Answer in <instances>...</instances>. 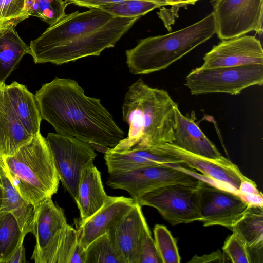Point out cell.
Instances as JSON below:
<instances>
[{
	"mask_svg": "<svg viewBox=\"0 0 263 263\" xmlns=\"http://www.w3.org/2000/svg\"><path fill=\"white\" fill-rule=\"evenodd\" d=\"M28 46L15 28L0 33V87L16 69L23 56L29 54Z\"/></svg>",
	"mask_w": 263,
	"mask_h": 263,
	"instance_id": "d4e9b609",
	"label": "cell"
},
{
	"mask_svg": "<svg viewBox=\"0 0 263 263\" xmlns=\"http://www.w3.org/2000/svg\"><path fill=\"white\" fill-rule=\"evenodd\" d=\"M3 170L4 171V165H3L2 159L0 157V172Z\"/></svg>",
	"mask_w": 263,
	"mask_h": 263,
	"instance_id": "ab89813d",
	"label": "cell"
},
{
	"mask_svg": "<svg viewBox=\"0 0 263 263\" xmlns=\"http://www.w3.org/2000/svg\"><path fill=\"white\" fill-rule=\"evenodd\" d=\"M29 17L26 0H0V33L15 28Z\"/></svg>",
	"mask_w": 263,
	"mask_h": 263,
	"instance_id": "f546056e",
	"label": "cell"
},
{
	"mask_svg": "<svg viewBox=\"0 0 263 263\" xmlns=\"http://www.w3.org/2000/svg\"><path fill=\"white\" fill-rule=\"evenodd\" d=\"M85 250L77 230L67 224L46 249L37 263H85Z\"/></svg>",
	"mask_w": 263,
	"mask_h": 263,
	"instance_id": "603a6c76",
	"label": "cell"
},
{
	"mask_svg": "<svg viewBox=\"0 0 263 263\" xmlns=\"http://www.w3.org/2000/svg\"><path fill=\"white\" fill-rule=\"evenodd\" d=\"M69 0H26V9L29 16L41 19L49 25L65 13Z\"/></svg>",
	"mask_w": 263,
	"mask_h": 263,
	"instance_id": "f1b7e54d",
	"label": "cell"
},
{
	"mask_svg": "<svg viewBox=\"0 0 263 263\" xmlns=\"http://www.w3.org/2000/svg\"><path fill=\"white\" fill-rule=\"evenodd\" d=\"M141 206L131 209L108 232L121 263H139L143 238L148 229Z\"/></svg>",
	"mask_w": 263,
	"mask_h": 263,
	"instance_id": "5bb4252c",
	"label": "cell"
},
{
	"mask_svg": "<svg viewBox=\"0 0 263 263\" xmlns=\"http://www.w3.org/2000/svg\"><path fill=\"white\" fill-rule=\"evenodd\" d=\"M21 243L12 253L7 263H24L26 262L25 249Z\"/></svg>",
	"mask_w": 263,
	"mask_h": 263,
	"instance_id": "74e56055",
	"label": "cell"
},
{
	"mask_svg": "<svg viewBox=\"0 0 263 263\" xmlns=\"http://www.w3.org/2000/svg\"><path fill=\"white\" fill-rule=\"evenodd\" d=\"M32 137L15 114L3 86L0 87V157L14 154Z\"/></svg>",
	"mask_w": 263,
	"mask_h": 263,
	"instance_id": "ffe728a7",
	"label": "cell"
},
{
	"mask_svg": "<svg viewBox=\"0 0 263 263\" xmlns=\"http://www.w3.org/2000/svg\"><path fill=\"white\" fill-rule=\"evenodd\" d=\"M155 243L162 263H179L180 257L176 241L167 228L156 224L154 229Z\"/></svg>",
	"mask_w": 263,
	"mask_h": 263,
	"instance_id": "4dcf8cb0",
	"label": "cell"
},
{
	"mask_svg": "<svg viewBox=\"0 0 263 263\" xmlns=\"http://www.w3.org/2000/svg\"><path fill=\"white\" fill-rule=\"evenodd\" d=\"M139 263H162L149 228L143 238Z\"/></svg>",
	"mask_w": 263,
	"mask_h": 263,
	"instance_id": "d6a6232c",
	"label": "cell"
},
{
	"mask_svg": "<svg viewBox=\"0 0 263 263\" xmlns=\"http://www.w3.org/2000/svg\"><path fill=\"white\" fill-rule=\"evenodd\" d=\"M178 164H164L109 174L107 184L127 191L135 202L147 193L164 186L181 184L197 186L201 180Z\"/></svg>",
	"mask_w": 263,
	"mask_h": 263,
	"instance_id": "52a82bcc",
	"label": "cell"
},
{
	"mask_svg": "<svg viewBox=\"0 0 263 263\" xmlns=\"http://www.w3.org/2000/svg\"><path fill=\"white\" fill-rule=\"evenodd\" d=\"M167 5L164 0H126L103 5L99 8L120 17H141L152 10Z\"/></svg>",
	"mask_w": 263,
	"mask_h": 263,
	"instance_id": "4316f807",
	"label": "cell"
},
{
	"mask_svg": "<svg viewBox=\"0 0 263 263\" xmlns=\"http://www.w3.org/2000/svg\"><path fill=\"white\" fill-rule=\"evenodd\" d=\"M100 172L92 164L82 172L74 201L80 212L76 222H82L95 213L108 197Z\"/></svg>",
	"mask_w": 263,
	"mask_h": 263,
	"instance_id": "d6986e66",
	"label": "cell"
},
{
	"mask_svg": "<svg viewBox=\"0 0 263 263\" xmlns=\"http://www.w3.org/2000/svg\"><path fill=\"white\" fill-rule=\"evenodd\" d=\"M167 5L183 7L189 5H194L200 0H164Z\"/></svg>",
	"mask_w": 263,
	"mask_h": 263,
	"instance_id": "f35d334b",
	"label": "cell"
},
{
	"mask_svg": "<svg viewBox=\"0 0 263 263\" xmlns=\"http://www.w3.org/2000/svg\"><path fill=\"white\" fill-rule=\"evenodd\" d=\"M8 100L18 119L31 135L40 133L42 119L35 95L26 86L14 81L3 85Z\"/></svg>",
	"mask_w": 263,
	"mask_h": 263,
	"instance_id": "44dd1931",
	"label": "cell"
},
{
	"mask_svg": "<svg viewBox=\"0 0 263 263\" xmlns=\"http://www.w3.org/2000/svg\"><path fill=\"white\" fill-rule=\"evenodd\" d=\"M2 202L0 212L11 213L16 219L23 233L32 232L34 207L26 202L11 183L4 171L0 172Z\"/></svg>",
	"mask_w": 263,
	"mask_h": 263,
	"instance_id": "cb8c5ba5",
	"label": "cell"
},
{
	"mask_svg": "<svg viewBox=\"0 0 263 263\" xmlns=\"http://www.w3.org/2000/svg\"><path fill=\"white\" fill-rule=\"evenodd\" d=\"M35 97L42 119L57 134L78 139L103 153L124 138L100 99L86 96L76 80L55 77Z\"/></svg>",
	"mask_w": 263,
	"mask_h": 263,
	"instance_id": "6da1fadb",
	"label": "cell"
},
{
	"mask_svg": "<svg viewBox=\"0 0 263 263\" xmlns=\"http://www.w3.org/2000/svg\"><path fill=\"white\" fill-rule=\"evenodd\" d=\"M175 117L176 125L172 144L205 158L216 160L225 158L196 123L194 112L190 117L184 116L177 106Z\"/></svg>",
	"mask_w": 263,
	"mask_h": 263,
	"instance_id": "e0dca14e",
	"label": "cell"
},
{
	"mask_svg": "<svg viewBox=\"0 0 263 263\" xmlns=\"http://www.w3.org/2000/svg\"><path fill=\"white\" fill-rule=\"evenodd\" d=\"M67 224L63 209L56 205L51 198L34 206L31 233L35 236V245L31 259L35 263L61 230Z\"/></svg>",
	"mask_w": 263,
	"mask_h": 263,
	"instance_id": "2e32d148",
	"label": "cell"
},
{
	"mask_svg": "<svg viewBox=\"0 0 263 263\" xmlns=\"http://www.w3.org/2000/svg\"><path fill=\"white\" fill-rule=\"evenodd\" d=\"M203 60L201 68L263 64V49L255 37L243 35L222 40L214 46Z\"/></svg>",
	"mask_w": 263,
	"mask_h": 263,
	"instance_id": "4fadbf2b",
	"label": "cell"
},
{
	"mask_svg": "<svg viewBox=\"0 0 263 263\" xmlns=\"http://www.w3.org/2000/svg\"><path fill=\"white\" fill-rule=\"evenodd\" d=\"M60 181L74 200L82 172L93 164L97 155L89 144L72 137L50 133L46 138Z\"/></svg>",
	"mask_w": 263,
	"mask_h": 263,
	"instance_id": "ba28073f",
	"label": "cell"
},
{
	"mask_svg": "<svg viewBox=\"0 0 263 263\" xmlns=\"http://www.w3.org/2000/svg\"><path fill=\"white\" fill-rule=\"evenodd\" d=\"M263 83V64L193 69L184 85L192 95L224 93L237 95L243 89Z\"/></svg>",
	"mask_w": 263,
	"mask_h": 263,
	"instance_id": "8992f818",
	"label": "cell"
},
{
	"mask_svg": "<svg viewBox=\"0 0 263 263\" xmlns=\"http://www.w3.org/2000/svg\"><path fill=\"white\" fill-rule=\"evenodd\" d=\"M140 17H120L99 8L61 15L37 38L29 50L36 64L55 65L99 56L116 43Z\"/></svg>",
	"mask_w": 263,
	"mask_h": 263,
	"instance_id": "7a4b0ae2",
	"label": "cell"
},
{
	"mask_svg": "<svg viewBox=\"0 0 263 263\" xmlns=\"http://www.w3.org/2000/svg\"><path fill=\"white\" fill-rule=\"evenodd\" d=\"M2 159L12 185L34 207L57 192L59 176L47 140L40 133Z\"/></svg>",
	"mask_w": 263,
	"mask_h": 263,
	"instance_id": "277c9868",
	"label": "cell"
},
{
	"mask_svg": "<svg viewBox=\"0 0 263 263\" xmlns=\"http://www.w3.org/2000/svg\"><path fill=\"white\" fill-rule=\"evenodd\" d=\"M132 198L108 196L103 205L82 222H75L79 243L84 248L98 237L107 233L131 209Z\"/></svg>",
	"mask_w": 263,
	"mask_h": 263,
	"instance_id": "9a60e30c",
	"label": "cell"
},
{
	"mask_svg": "<svg viewBox=\"0 0 263 263\" xmlns=\"http://www.w3.org/2000/svg\"><path fill=\"white\" fill-rule=\"evenodd\" d=\"M216 33L222 40L262 32L263 0H215Z\"/></svg>",
	"mask_w": 263,
	"mask_h": 263,
	"instance_id": "30bf717a",
	"label": "cell"
},
{
	"mask_svg": "<svg viewBox=\"0 0 263 263\" xmlns=\"http://www.w3.org/2000/svg\"><path fill=\"white\" fill-rule=\"evenodd\" d=\"M222 250L231 262L251 263L247 248L234 232L224 241Z\"/></svg>",
	"mask_w": 263,
	"mask_h": 263,
	"instance_id": "1f68e13d",
	"label": "cell"
},
{
	"mask_svg": "<svg viewBox=\"0 0 263 263\" xmlns=\"http://www.w3.org/2000/svg\"><path fill=\"white\" fill-rule=\"evenodd\" d=\"M247 248L251 263L262 258L263 207L248 205L241 217L232 227Z\"/></svg>",
	"mask_w": 263,
	"mask_h": 263,
	"instance_id": "7402d4cb",
	"label": "cell"
},
{
	"mask_svg": "<svg viewBox=\"0 0 263 263\" xmlns=\"http://www.w3.org/2000/svg\"><path fill=\"white\" fill-rule=\"evenodd\" d=\"M200 220L203 226L231 229L248 205L234 192L201 180L197 187Z\"/></svg>",
	"mask_w": 263,
	"mask_h": 263,
	"instance_id": "8fae6325",
	"label": "cell"
},
{
	"mask_svg": "<svg viewBox=\"0 0 263 263\" xmlns=\"http://www.w3.org/2000/svg\"><path fill=\"white\" fill-rule=\"evenodd\" d=\"M216 33L213 12L187 27L166 34L141 40L126 50V64L133 74L164 69Z\"/></svg>",
	"mask_w": 263,
	"mask_h": 263,
	"instance_id": "5b68a950",
	"label": "cell"
},
{
	"mask_svg": "<svg viewBox=\"0 0 263 263\" xmlns=\"http://www.w3.org/2000/svg\"><path fill=\"white\" fill-rule=\"evenodd\" d=\"M69 1H71V2H72V0H69Z\"/></svg>",
	"mask_w": 263,
	"mask_h": 263,
	"instance_id": "b9f144b4",
	"label": "cell"
},
{
	"mask_svg": "<svg viewBox=\"0 0 263 263\" xmlns=\"http://www.w3.org/2000/svg\"><path fill=\"white\" fill-rule=\"evenodd\" d=\"M177 106L166 91L152 88L138 79L128 87L122 106L123 120L129 126L127 137L115 147L172 143Z\"/></svg>",
	"mask_w": 263,
	"mask_h": 263,
	"instance_id": "3957f363",
	"label": "cell"
},
{
	"mask_svg": "<svg viewBox=\"0 0 263 263\" xmlns=\"http://www.w3.org/2000/svg\"><path fill=\"white\" fill-rule=\"evenodd\" d=\"M25 236L12 214L0 212V263H7Z\"/></svg>",
	"mask_w": 263,
	"mask_h": 263,
	"instance_id": "484cf974",
	"label": "cell"
},
{
	"mask_svg": "<svg viewBox=\"0 0 263 263\" xmlns=\"http://www.w3.org/2000/svg\"><path fill=\"white\" fill-rule=\"evenodd\" d=\"M104 158L109 174L159 164H178L175 158L157 154L138 144L124 148L109 149L104 153Z\"/></svg>",
	"mask_w": 263,
	"mask_h": 263,
	"instance_id": "ac0fdd59",
	"label": "cell"
},
{
	"mask_svg": "<svg viewBox=\"0 0 263 263\" xmlns=\"http://www.w3.org/2000/svg\"><path fill=\"white\" fill-rule=\"evenodd\" d=\"M126 0H72L75 5L89 8L99 7L111 4L118 3Z\"/></svg>",
	"mask_w": 263,
	"mask_h": 263,
	"instance_id": "e575fe53",
	"label": "cell"
},
{
	"mask_svg": "<svg viewBox=\"0 0 263 263\" xmlns=\"http://www.w3.org/2000/svg\"><path fill=\"white\" fill-rule=\"evenodd\" d=\"M2 187H0V210L2 206Z\"/></svg>",
	"mask_w": 263,
	"mask_h": 263,
	"instance_id": "60d3db41",
	"label": "cell"
},
{
	"mask_svg": "<svg viewBox=\"0 0 263 263\" xmlns=\"http://www.w3.org/2000/svg\"><path fill=\"white\" fill-rule=\"evenodd\" d=\"M148 147L157 154L175 158L177 160L178 165L196 169L205 177L231 186L237 191L241 181L248 178L242 174L235 164L226 158L219 160L205 158L168 143Z\"/></svg>",
	"mask_w": 263,
	"mask_h": 263,
	"instance_id": "7c38bea8",
	"label": "cell"
},
{
	"mask_svg": "<svg viewBox=\"0 0 263 263\" xmlns=\"http://www.w3.org/2000/svg\"><path fill=\"white\" fill-rule=\"evenodd\" d=\"M1 186V182H0V187Z\"/></svg>",
	"mask_w": 263,
	"mask_h": 263,
	"instance_id": "7bdbcfd3",
	"label": "cell"
},
{
	"mask_svg": "<svg viewBox=\"0 0 263 263\" xmlns=\"http://www.w3.org/2000/svg\"><path fill=\"white\" fill-rule=\"evenodd\" d=\"M85 250V263H121L108 232L93 240Z\"/></svg>",
	"mask_w": 263,
	"mask_h": 263,
	"instance_id": "83f0119b",
	"label": "cell"
},
{
	"mask_svg": "<svg viewBox=\"0 0 263 263\" xmlns=\"http://www.w3.org/2000/svg\"><path fill=\"white\" fill-rule=\"evenodd\" d=\"M231 262L228 257L219 250L213 252L208 255L202 256L195 255L189 261L190 263H205V262Z\"/></svg>",
	"mask_w": 263,
	"mask_h": 263,
	"instance_id": "836d02e7",
	"label": "cell"
},
{
	"mask_svg": "<svg viewBox=\"0 0 263 263\" xmlns=\"http://www.w3.org/2000/svg\"><path fill=\"white\" fill-rule=\"evenodd\" d=\"M237 193L241 194H261L255 183L249 178L241 181Z\"/></svg>",
	"mask_w": 263,
	"mask_h": 263,
	"instance_id": "8d00e7d4",
	"label": "cell"
},
{
	"mask_svg": "<svg viewBox=\"0 0 263 263\" xmlns=\"http://www.w3.org/2000/svg\"><path fill=\"white\" fill-rule=\"evenodd\" d=\"M240 198L248 205L263 207V198L262 193L256 194H241L237 193Z\"/></svg>",
	"mask_w": 263,
	"mask_h": 263,
	"instance_id": "d590c367",
	"label": "cell"
},
{
	"mask_svg": "<svg viewBox=\"0 0 263 263\" xmlns=\"http://www.w3.org/2000/svg\"><path fill=\"white\" fill-rule=\"evenodd\" d=\"M197 186L181 184L164 186L147 193L137 203L155 208L173 226L199 221Z\"/></svg>",
	"mask_w": 263,
	"mask_h": 263,
	"instance_id": "9c48e42d",
	"label": "cell"
}]
</instances>
